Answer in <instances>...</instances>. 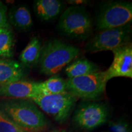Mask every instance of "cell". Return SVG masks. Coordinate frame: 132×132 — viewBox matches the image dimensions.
I'll list each match as a JSON object with an SVG mask.
<instances>
[{
	"label": "cell",
	"mask_w": 132,
	"mask_h": 132,
	"mask_svg": "<svg viewBox=\"0 0 132 132\" xmlns=\"http://www.w3.org/2000/svg\"><path fill=\"white\" fill-rule=\"evenodd\" d=\"M0 110L18 126L28 132L42 131L48 125L47 118L28 99H4L0 101Z\"/></svg>",
	"instance_id": "6da1fadb"
},
{
	"label": "cell",
	"mask_w": 132,
	"mask_h": 132,
	"mask_svg": "<svg viewBox=\"0 0 132 132\" xmlns=\"http://www.w3.org/2000/svg\"><path fill=\"white\" fill-rule=\"evenodd\" d=\"M80 53V48L75 45L59 39H51L41 50L38 62L40 72L51 77L56 75Z\"/></svg>",
	"instance_id": "7a4b0ae2"
},
{
	"label": "cell",
	"mask_w": 132,
	"mask_h": 132,
	"mask_svg": "<svg viewBox=\"0 0 132 132\" xmlns=\"http://www.w3.org/2000/svg\"><path fill=\"white\" fill-rule=\"evenodd\" d=\"M57 29L67 37L84 40L91 35L92 23L85 7L72 6L67 7L61 14Z\"/></svg>",
	"instance_id": "3957f363"
},
{
	"label": "cell",
	"mask_w": 132,
	"mask_h": 132,
	"mask_svg": "<svg viewBox=\"0 0 132 132\" xmlns=\"http://www.w3.org/2000/svg\"><path fill=\"white\" fill-rule=\"evenodd\" d=\"M78 99L67 91L59 94L40 95L31 100L54 120L63 123L68 119Z\"/></svg>",
	"instance_id": "277c9868"
},
{
	"label": "cell",
	"mask_w": 132,
	"mask_h": 132,
	"mask_svg": "<svg viewBox=\"0 0 132 132\" xmlns=\"http://www.w3.org/2000/svg\"><path fill=\"white\" fill-rule=\"evenodd\" d=\"M67 91L78 98L95 99L105 92L108 80L105 72L67 78L65 80Z\"/></svg>",
	"instance_id": "5b68a950"
},
{
	"label": "cell",
	"mask_w": 132,
	"mask_h": 132,
	"mask_svg": "<svg viewBox=\"0 0 132 132\" xmlns=\"http://www.w3.org/2000/svg\"><path fill=\"white\" fill-rule=\"evenodd\" d=\"M132 4L124 1L106 3L96 16V27L99 31L120 27L131 23Z\"/></svg>",
	"instance_id": "8992f818"
},
{
	"label": "cell",
	"mask_w": 132,
	"mask_h": 132,
	"mask_svg": "<svg viewBox=\"0 0 132 132\" xmlns=\"http://www.w3.org/2000/svg\"><path fill=\"white\" fill-rule=\"evenodd\" d=\"M131 34V23L120 27L100 31L89 40L86 48L90 53L102 51H113L129 43Z\"/></svg>",
	"instance_id": "52a82bcc"
},
{
	"label": "cell",
	"mask_w": 132,
	"mask_h": 132,
	"mask_svg": "<svg viewBox=\"0 0 132 132\" xmlns=\"http://www.w3.org/2000/svg\"><path fill=\"white\" fill-rule=\"evenodd\" d=\"M108 116V108L105 104L87 102L77 107L72 120L77 127L92 130L106 122Z\"/></svg>",
	"instance_id": "ba28073f"
},
{
	"label": "cell",
	"mask_w": 132,
	"mask_h": 132,
	"mask_svg": "<svg viewBox=\"0 0 132 132\" xmlns=\"http://www.w3.org/2000/svg\"><path fill=\"white\" fill-rule=\"evenodd\" d=\"M114 58L111 65L105 71L108 81L116 77L132 78V45L125 44L112 51Z\"/></svg>",
	"instance_id": "9c48e42d"
},
{
	"label": "cell",
	"mask_w": 132,
	"mask_h": 132,
	"mask_svg": "<svg viewBox=\"0 0 132 132\" xmlns=\"http://www.w3.org/2000/svg\"><path fill=\"white\" fill-rule=\"evenodd\" d=\"M40 95L39 82L21 80L0 85V97L32 100Z\"/></svg>",
	"instance_id": "30bf717a"
},
{
	"label": "cell",
	"mask_w": 132,
	"mask_h": 132,
	"mask_svg": "<svg viewBox=\"0 0 132 132\" xmlns=\"http://www.w3.org/2000/svg\"><path fill=\"white\" fill-rule=\"evenodd\" d=\"M26 77L24 67L19 62L0 59V85L21 81Z\"/></svg>",
	"instance_id": "8fae6325"
},
{
	"label": "cell",
	"mask_w": 132,
	"mask_h": 132,
	"mask_svg": "<svg viewBox=\"0 0 132 132\" xmlns=\"http://www.w3.org/2000/svg\"><path fill=\"white\" fill-rule=\"evenodd\" d=\"M36 15L42 21H50L57 17L63 9L59 0H36L33 3Z\"/></svg>",
	"instance_id": "7c38bea8"
},
{
	"label": "cell",
	"mask_w": 132,
	"mask_h": 132,
	"mask_svg": "<svg viewBox=\"0 0 132 132\" xmlns=\"http://www.w3.org/2000/svg\"><path fill=\"white\" fill-rule=\"evenodd\" d=\"M7 20L9 24L20 31L29 30L33 24L30 11L23 4L11 7L7 14Z\"/></svg>",
	"instance_id": "4fadbf2b"
},
{
	"label": "cell",
	"mask_w": 132,
	"mask_h": 132,
	"mask_svg": "<svg viewBox=\"0 0 132 132\" xmlns=\"http://www.w3.org/2000/svg\"><path fill=\"white\" fill-rule=\"evenodd\" d=\"M99 67L88 59H79L69 64L65 69L68 78H75L98 72Z\"/></svg>",
	"instance_id": "5bb4252c"
},
{
	"label": "cell",
	"mask_w": 132,
	"mask_h": 132,
	"mask_svg": "<svg viewBox=\"0 0 132 132\" xmlns=\"http://www.w3.org/2000/svg\"><path fill=\"white\" fill-rule=\"evenodd\" d=\"M41 50L42 47L39 38H32L20 54L19 59L21 63L27 66L37 64L40 58Z\"/></svg>",
	"instance_id": "9a60e30c"
},
{
	"label": "cell",
	"mask_w": 132,
	"mask_h": 132,
	"mask_svg": "<svg viewBox=\"0 0 132 132\" xmlns=\"http://www.w3.org/2000/svg\"><path fill=\"white\" fill-rule=\"evenodd\" d=\"M14 44V36L11 26L0 28V58H12Z\"/></svg>",
	"instance_id": "2e32d148"
},
{
	"label": "cell",
	"mask_w": 132,
	"mask_h": 132,
	"mask_svg": "<svg viewBox=\"0 0 132 132\" xmlns=\"http://www.w3.org/2000/svg\"><path fill=\"white\" fill-rule=\"evenodd\" d=\"M42 95L59 94L67 92L65 80L58 75H53L44 82H39Z\"/></svg>",
	"instance_id": "e0dca14e"
},
{
	"label": "cell",
	"mask_w": 132,
	"mask_h": 132,
	"mask_svg": "<svg viewBox=\"0 0 132 132\" xmlns=\"http://www.w3.org/2000/svg\"><path fill=\"white\" fill-rule=\"evenodd\" d=\"M0 132H28L18 126L0 110Z\"/></svg>",
	"instance_id": "ac0fdd59"
},
{
	"label": "cell",
	"mask_w": 132,
	"mask_h": 132,
	"mask_svg": "<svg viewBox=\"0 0 132 132\" xmlns=\"http://www.w3.org/2000/svg\"><path fill=\"white\" fill-rule=\"evenodd\" d=\"M108 127V132H131L129 125L124 120L110 122Z\"/></svg>",
	"instance_id": "d6986e66"
},
{
	"label": "cell",
	"mask_w": 132,
	"mask_h": 132,
	"mask_svg": "<svg viewBox=\"0 0 132 132\" xmlns=\"http://www.w3.org/2000/svg\"><path fill=\"white\" fill-rule=\"evenodd\" d=\"M11 26L7 20V7L0 1V28Z\"/></svg>",
	"instance_id": "ffe728a7"
},
{
	"label": "cell",
	"mask_w": 132,
	"mask_h": 132,
	"mask_svg": "<svg viewBox=\"0 0 132 132\" xmlns=\"http://www.w3.org/2000/svg\"><path fill=\"white\" fill-rule=\"evenodd\" d=\"M70 4H76V6H80V4H86V1H82V0H80V1H68Z\"/></svg>",
	"instance_id": "44dd1931"
},
{
	"label": "cell",
	"mask_w": 132,
	"mask_h": 132,
	"mask_svg": "<svg viewBox=\"0 0 132 132\" xmlns=\"http://www.w3.org/2000/svg\"><path fill=\"white\" fill-rule=\"evenodd\" d=\"M50 132H67L64 130H54V131H52Z\"/></svg>",
	"instance_id": "7402d4cb"
},
{
	"label": "cell",
	"mask_w": 132,
	"mask_h": 132,
	"mask_svg": "<svg viewBox=\"0 0 132 132\" xmlns=\"http://www.w3.org/2000/svg\"><path fill=\"white\" fill-rule=\"evenodd\" d=\"M105 132H108V131H105Z\"/></svg>",
	"instance_id": "603a6c76"
}]
</instances>
